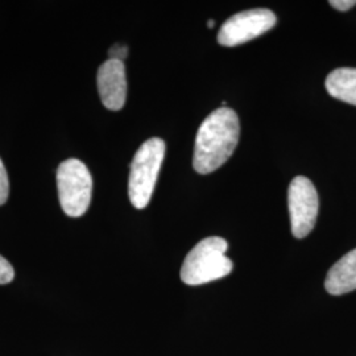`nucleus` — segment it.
I'll use <instances>...</instances> for the list:
<instances>
[{
	"mask_svg": "<svg viewBox=\"0 0 356 356\" xmlns=\"http://www.w3.org/2000/svg\"><path fill=\"white\" fill-rule=\"evenodd\" d=\"M103 106L111 111L123 108L127 98V78L123 61L107 60L101 65L97 76Z\"/></svg>",
	"mask_w": 356,
	"mask_h": 356,
	"instance_id": "0eeeda50",
	"label": "nucleus"
},
{
	"mask_svg": "<svg viewBox=\"0 0 356 356\" xmlns=\"http://www.w3.org/2000/svg\"><path fill=\"white\" fill-rule=\"evenodd\" d=\"M128 54V48L126 45H120L116 44L110 51H108V56L110 60H118V61H123Z\"/></svg>",
	"mask_w": 356,
	"mask_h": 356,
	"instance_id": "f8f14e48",
	"label": "nucleus"
},
{
	"mask_svg": "<svg viewBox=\"0 0 356 356\" xmlns=\"http://www.w3.org/2000/svg\"><path fill=\"white\" fill-rule=\"evenodd\" d=\"M15 277V270L8 260L0 254V285L11 282Z\"/></svg>",
	"mask_w": 356,
	"mask_h": 356,
	"instance_id": "9b49d317",
	"label": "nucleus"
},
{
	"mask_svg": "<svg viewBox=\"0 0 356 356\" xmlns=\"http://www.w3.org/2000/svg\"><path fill=\"white\" fill-rule=\"evenodd\" d=\"M326 291L332 296H342L356 289V248L344 254L330 268L326 281Z\"/></svg>",
	"mask_w": 356,
	"mask_h": 356,
	"instance_id": "6e6552de",
	"label": "nucleus"
},
{
	"mask_svg": "<svg viewBox=\"0 0 356 356\" xmlns=\"http://www.w3.org/2000/svg\"><path fill=\"white\" fill-rule=\"evenodd\" d=\"M164 156L165 143L159 138L143 143L135 153L128 179V195L136 209H144L149 204Z\"/></svg>",
	"mask_w": 356,
	"mask_h": 356,
	"instance_id": "7ed1b4c3",
	"label": "nucleus"
},
{
	"mask_svg": "<svg viewBox=\"0 0 356 356\" xmlns=\"http://www.w3.org/2000/svg\"><path fill=\"white\" fill-rule=\"evenodd\" d=\"M10 194V181H8V175L4 168L3 161L0 160V206L6 204L8 200Z\"/></svg>",
	"mask_w": 356,
	"mask_h": 356,
	"instance_id": "9d476101",
	"label": "nucleus"
},
{
	"mask_svg": "<svg viewBox=\"0 0 356 356\" xmlns=\"http://www.w3.org/2000/svg\"><path fill=\"white\" fill-rule=\"evenodd\" d=\"M229 244L219 236H210L198 243L185 257L181 280L188 285H202L226 277L234 264L226 256Z\"/></svg>",
	"mask_w": 356,
	"mask_h": 356,
	"instance_id": "f03ea898",
	"label": "nucleus"
},
{
	"mask_svg": "<svg viewBox=\"0 0 356 356\" xmlns=\"http://www.w3.org/2000/svg\"><path fill=\"white\" fill-rule=\"evenodd\" d=\"M276 15L267 8L235 13L220 28L218 42L222 47H238L261 36L276 26Z\"/></svg>",
	"mask_w": 356,
	"mask_h": 356,
	"instance_id": "423d86ee",
	"label": "nucleus"
},
{
	"mask_svg": "<svg viewBox=\"0 0 356 356\" xmlns=\"http://www.w3.org/2000/svg\"><path fill=\"white\" fill-rule=\"evenodd\" d=\"M288 206L293 236L302 239L314 229L319 211L318 193L309 178H293L288 191Z\"/></svg>",
	"mask_w": 356,
	"mask_h": 356,
	"instance_id": "39448f33",
	"label": "nucleus"
},
{
	"mask_svg": "<svg viewBox=\"0 0 356 356\" xmlns=\"http://www.w3.org/2000/svg\"><path fill=\"white\" fill-rule=\"evenodd\" d=\"M329 4L332 8L346 13L356 6V0H330Z\"/></svg>",
	"mask_w": 356,
	"mask_h": 356,
	"instance_id": "ddd939ff",
	"label": "nucleus"
},
{
	"mask_svg": "<svg viewBox=\"0 0 356 356\" xmlns=\"http://www.w3.org/2000/svg\"><path fill=\"white\" fill-rule=\"evenodd\" d=\"M326 90L332 98L356 106V67H338L326 78Z\"/></svg>",
	"mask_w": 356,
	"mask_h": 356,
	"instance_id": "1a4fd4ad",
	"label": "nucleus"
},
{
	"mask_svg": "<svg viewBox=\"0 0 356 356\" xmlns=\"http://www.w3.org/2000/svg\"><path fill=\"white\" fill-rule=\"evenodd\" d=\"M207 26H209V28H214L216 22H214V20H209V22H207Z\"/></svg>",
	"mask_w": 356,
	"mask_h": 356,
	"instance_id": "4468645a",
	"label": "nucleus"
},
{
	"mask_svg": "<svg viewBox=\"0 0 356 356\" xmlns=\"http://www.w3.org/2000/svg\"><path fill=\"white\" fill-rule=\"evenodd\" d=\"M241 135L236 113L227 107L209 115L195 136L193 166L197 173L209 175L223 165L235 151Z\"/></svg>",
	"mask_w": 356,
	"mask_h": 356,
	"instance_id": "f257e3e1",
	"label": "nucleus"
},
{
	"mask_svg": "<svg viewBox=\"0 0 356 356\" xmlns=\"http://www.w3.org/2000/svg\"><path fill=\"white\" fill-rule=\"evenodd\" d=\"M60 204L65 214L82 216L89 209L92 193V178L88 166L76 159H69L57 170Z\"/></svg>",
	"mask_w": 356,
	"mask_h": 356,
	"instance_id": "20e7f679",
	"label": "nucleus"
}]
</instances>
